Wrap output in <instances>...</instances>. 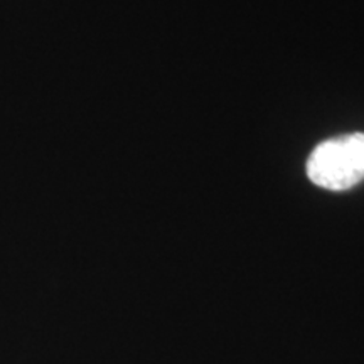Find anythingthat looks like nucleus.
Segmentation results:
<instances>
[{"instance_id": "f257e3e1", "label": "nucleus", "mask_w": 364, "mask_h": 364, "mask_svg": "<svg viewBox=\"0 0 364 364\" xmlns=\"http://www.w3.org/2000/svg\"><path fill=\"white\" fill-rule=\"evenodd\" d=\"M307 176L318 188L346 191L364 181V134L334 136L317 145L307 162Z\"/></svg>"}]
</instances>
